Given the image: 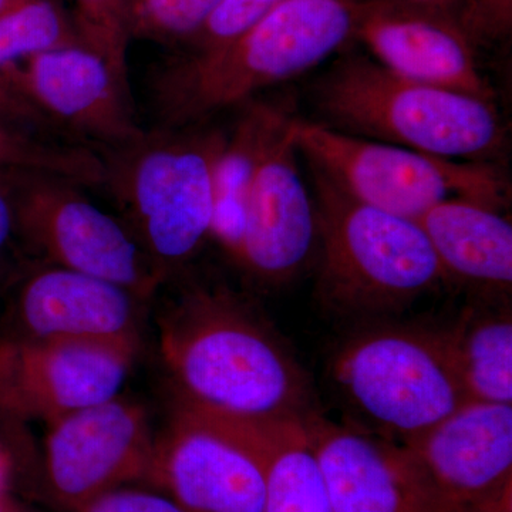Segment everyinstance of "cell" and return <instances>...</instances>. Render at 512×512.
Listing matches in <instances>:
<instances>
[{"mask_svg": "<svg viewBox=\"0 0 512 512\" xmlns=\"http://www.w3.org/2000/svg\"><path fill=\"white\" fill-rule=\"evenodd\" d=\"M158 325L178 403L247 421L306 420L318 413L295 357L227 286H187Z\"/></svg>", "mask_w": 512, "mask_h": 512, "instance_id": "1", "label": "cell"}, {"mask_svg": "<svg viewBox=\"0 0 512 512\" xmlns=\"http://www.w3.org/2000/svg\"><path fill=\"white\" fill-rule=\"evenodd\" d=\"M360 0H285L227 45L180 55L151 80L157 127L208 123L269 87L302 76L352 42Z\"/></svg>", "mask_w": 512, "mask_h": 512, "instance_id": "2", "label": "cell"}, {"mask_svg": "<svg viewBox=\"0 0 512 512\" xmlns=\"http://www.w3.org/2000/svg\"><path fill=\"white\" fill-rule=\"evenodd\" d=\"M16 232L47 265L104 279L147 301L167 281L126 222L101 210L83 185L39 171H0Z\"/></svg>", "mask_w": 512, "mask_h": 512, "instance_id": "8", "label": "cell"}, {"mask_svg": "<svg viewBox=\"0 0 512 512\" xmlns=\"http://www.w3.org/2000/svg\"><path fill=\"white\" fill-rule=\"evenodd\" d=\"M402 447L440 512H512V404L467 402Z\"/></svg>", "mask_w": 512, "mask_h": 512, "instance_id": "11", "label": "cell"}, {"mask_svg": "<svg viewBox=\"0 0 512 512\" xmlns=\"http://www.w3.org/2000/svg\"><path fill=\"white\" fill-rule=\"evenodd\" d=\"M76 512H185L173 498L146 491L117 490L101 494Z\"/></svg>", "mask_w": 512, "mask_h": 512, "instance_id": "28", "label": "cell"}, {"mask_svg": "<svg viewBox=\"0 0 512 512\" xmlns=\"http://www.w3.org/2000/svg\"><path fill=\"white\" fill-rule=\"evenodd\" d=\"M419 222L446 281L457 279L491 291L512 284V225L500 208L468 198L434 205Z\"/></svg>", "mask_w": 512, "mask_h": 512, "instance_id": "18", "label": "cell"}, {"mask_svg": "<svg viewBox=\"0 0 512 512\" xmlns=\"http://www.w3.org/2000/svg\"><path fill=\"white\" fill-rule=\"evenodd\" d=\"M185 512H262L265 483L254 423L175 404L146 474Z\"/></svg>", "mask_w": 512, "mask_h": 512, "instance_id": "9", "label": "cell"}, {"mask_svg": "<svg viewBox=\"0 0 512 512\" xmlns=\"http://www.w3.org/2000/svg\"><path fill=\"white\" fill-rule=\"evenodd\" d=\"M285 0H221L204 25L181 46V55H200L227 45L274 12Z\"/></svg>", "mask_w": 512, "mask_h": 512, "instance_id": "26", "label": "cell"}, {"mask_svg": "<svg viewBox=\"0 0 512 512\" xmlns=\"http://www.w3.org/2000/svg\"><path fill=\"white\" fill-rule=\"evenodd\" d=\"M306 421H252L264 470L262 512H332Z\"/></svg>", "mask_w": 512, "mask_h": 512, "instance_id": "20", "label": "cell"}, {"mask_svg": "<svg viewBox=\"0 0 512 512\" xmlns=\"http://www.w3.org/2000/svg\"><path fill=\"white\" fill-rule=\"evenodd\" d=\"M138 349L87 340H3L0 409L52 423L116 399Z\"/></svg>", "mask_w": 512, "mask_h": 512, "instance_id": "12", "label": "cell"}, {"mask_svg": "<svg viewBox=\"0 0 512 512\" xmlns=\"http://www.w3.org/2000/svg\"><path fill=\"white\" fill-rule=\"evenodd\" d=\"M221 0H126L131 40L183 46Z\"/></svg>", "mask_w": 512, "mask_h": 512, "instance_id": "24", "label": "cell"}, {"mask_svg": "<svg viewBox=\"0 0 512 512\" xmlns=\"http://www.w3.org/2000/svg\"><path fill=\"white\" fill-rule=\"evenodd\" d=\"M207 124L156 127L130 146L100 153L101 188L167 279L211 239L215 168L227 133Z\"/></svg>", "mask_w": 512, "mask_h": 512, "instance_id": "4", "label": "cell"}, {"mask_svg": "<svg viewBox=\"0 0 512 512\" xmlns=\"http://www.w3.org/2000/svg\"><path fill=\"white\" fill-rule=\"evenodd\" d=\"M49 424L47 487L66 510L76 512L101 494L146 478L154 439L140 404L117 396Z\"/></svg>", "mask_w": 512, "mask_h": 512, "instance_id": "13", "label": "cell"}, {"mask_svg": "<svg viewBox=\"0 0 512 512\" xmlns=\"http://www.w3.org/2000/svg\"><path fill=\"white\" fill-rule=\"evenodd\" d=\"M332 377L356 429L399 446L468 402L446 332L379 326L357 333L336 353Z\"/></svg>", "mask_w": 512, "mask_h": 512, "instance_id": "6", "label": "cell"}, {"mask_svg": "<svg viewBox=\"0 0 512 512\" xmlns=\"http://www.w3.org/2000/svg\"><path fill=\"white\" fill-rule=\"evenodd\" d=\"M292 120L266 151L255 175L237 259L247 274L268 285L295 278L318 247L315 202L299 170Z\"/></svg>", "mask_w": 512, "mask_h": 512, "instance_id": "14", "label": "cell"}, {"mask_svg": "<svg viewBox=\"0 0 512 512\" xmlns=\"http://www.w3.org/2000/svg\"><path fill=\"white\" fill-rule=\"evenodd\" d=\"M6 170L59 175L89 188L103 187L106 180L99 151L0 119V171Z\"/></svg>", "mask_w": 512, "mask_h": 512, "instance_id": "22", "label": "cell"}, {"mask_svg": "<svg viewBox=\"0 0 512 512\" xmlns=\"http://www.w3.org/2000/svg\"><path fill=\"white\" fill-rule=\"evenodd\" d=\"M397 5L409 6V8L429 10V12L441 13V15L460 16L464 0H387Z\"/></svg>", "mask_w": 512, "mask_h": 512, "instance_id": "31", "label": "cell"}, {"mask_svg": "<svg viewBox=\"0 0 512 512\" xmlns=\"http://www.w3.org/2000/svg\"><path fill=\"white\" fill-rule=\"evenodd\" d=\"M18 238L16 232L15 208H13L12 197L8 187L0 173V276L5 269L10 249L15 245Z\"/></svg>", "mask_w": 512, "mask_h": 512, "instance_id": "30", "label": "cell"}, {"mask_svg": "<svg viewBox=\"0 0 512 512\" xmlns=\"http://www.w3.org/2000/svg\"><path fill=\"white\" fill-rule=\"evenodd\" d=\"M0 119L53 136L60 134L35 104L3 74H0Z\"/></svg>", "mask_w": 512, "mask_h": 512, "instance_id": "29", "label": "cell"}, {"mask_svg": "<svg viewBox=\"0 0 512 512\" xmlns=\"http://www.w3.org/2000/svg\"><path fill=\"white\" fill-rule=\"evenodd\" d=\"M353 39L390 72L494 101L474 40L453 16L387 0H360Z\"/></svg>", "mask_w": 512, "mask_h": 512, "instance_id": "15", "label": "cell"}, {"mask_svg": "<svg viewBox=\"0 0 512 512\" xmlns=\"http://www.w3.org/2000/svg\"><path fill=\"white\" fill-rule=\"evenodd\" d=\"M83 45L72 13L57 0H25L0 16V74L32 57Z\"/></svg>", "mask_w": 512, "mask_h": 512, "instance_id": "23", "label": "cell"}, {"mask_svg": "<svg viewBox=\"0 0 512 512\" xmlns=\"http://www.w3.org/2000/svg\"><path fill=\"white\" fill-rule=\"evenodd\" d=\"M10 468L12 466H10L8 454L0 446V491L6 490V485H8L10 478Z\"/></svg>", "mask_w": 512, "mask_h": 512, "instance_id": "32", "label": "cell"}, {"mask_svg": "<svg viewBox=\"0 0 512 512\" xmlns=\"http://www.w3.org/2000/svg\"><path fill=\"white\" fill-rule=\"evenodd\" d=\"M0 512H30L19 504L18 501L10 498L6 491H0Z\"/></svg>", "mask_w": 512, "mask_h": 512, "instance_id": "33", "label": "cell"}, {"mask_svg": "<svg viewBox=\"0 0 512 512\" xmlns=\"http://www.w3.org/2000/svg\"><path fill=\"white\" fill-rule=\"evenodd\" d=\"M62 134L99 153L144 137L128 74L84 45L42 53L3 73Z\"/></svg>", "mask_w": 512, "mask_h": 512, "instance_id": "10", "label": "cell"}, {"mask_svg": "<svg viewBox=\"0 0 512 512\" xmlns=\"http://www.w3.org/2000/svg\"><path fill=\"white\" fill-rule=\"evenodd\" d=\"M312 170V168H311ZM318 221V291L348 318L403 311L446 281L419 222L356 201L312 170Z\"/></svg>", "mask_w": 512, "mask_h": 512, "instance_id": "5", "label": "cell"}, {"mask_svg": "<svg viewBox=\"0 0 512 512\" xmlns=\"http://www.w3.org/2000/svg\"><path fill=\"white\" fill-rule=\"evenodd\" d=\"M141 301L104 279L42 264L16 296L18 338L87 340L140 346Z\"/></svg>", "mask_w": 512, "mask_h": 512, "instance_id": "17", "label": "cell"}, {"mask_svg": "<svg viewBox=\"0 0 512 512\" xmlns=\"http://www.w3.org/2000/svg\"><path fill=\"white\" fill-rule=\"evenodd\" d=\"M446 336L468 402L512 404L510 312H467Z\"/></svg>", "mask_w": 512, "mask_h": 512, "instance_id": "21", "label": "cell"}, {"mask_svg": "<svg viewBox=\"0 0 512 512\" xmlns=\"http://www.w3.org/2000/svg\"><path fill=\"white\" fill-rule=\"evenodd\" d=\"M332 512H440L419 468L399 444L326 420L308 421Z\"/></svg>", "mask_w": 512, "mask_h": 512, "instance_id": "16", "label": "cell"}, {"mask_svg": "<svg viewBox=\"0 0 512 512\" xmlns=\"http://www.w3.org/2000/svg\"><path fill=\"white\" fill-rule=\"evenodd\" d=\"M291 116L268 103L245 104L218 158L211 239L237 264L249 192L259 165Z\"/></svg>", "mask_w": 512, "mask_h": 512, "instance_id": "19", "label": "cell"}, {"mask_svg": "<svg viewBox=\"0 0 512 512\" xmlns=\"http://www.w3.org/2000/svg\"><path fill=\"white\" fill-rule=\"evenodd\" d=\"M25 2V0H0V16L3 13L9 12L10 9L15 8V6L20 5V3Z\"/></svg>", "mask_w": 512, "mask_h": 512, "instance_id": "34", "label": "cell"}, {"mask_svg": "<svg viewBox=\"0 0 512 512\" xmlns=\"http://www.w3.org/2000/svg\"><path fill=\"white\" fill-rule=\"evenodd\" d=\"M72 16L84 46L128 74L126 0H73Z\"/></svg>", "mask_w": 512, "mask_h": 512, "instance_id": "25", "label": "cell"}, {"mask_svg": "<svg viewBox=\"0 0 512 512\" xmlns=\"http://www.w3.org/2000/svg\"><path fill=\"white\" fill-rule=\"evenodd\" d=\"M291 136L312 170L349 197L409 220H420L450 198H468L501 210L510 194L507 180L493 163L434 157L311 121L293 119Z\"/></svg>", "mask_w": 512, "mask_h": 512, "instance_id": "7", "label": "cell"}, {"mask_svg": "<svg viewBox=\"0 0 512 512\" xmlns=\"http://www.w3.org/2000/svg\"><path fill=\"white\" fill-rule=\"evenodd\" d=\"M461 26L471 39H500L510 33L512 0H464Z\"/></svg>", "mask_w": 512, "mask_h": 512, "instance_id": "27", "label": "cell"}, {"mask_svg": "<svg viewBox=\"0 0 512 512\" xmlns=\"http://www.w3.org/2000/svg\"><path fill=\"white\" fill-rule=\"evenodd\" d=\"M316 104L326 126L434 157L491 163L504 148L493 100L407 79L372 57L333 64L316 87Z\"/></svg>", "mask_w": 512, "mask_h": 512, "instance_id": "3", "label": "cell"}]
</instances>
